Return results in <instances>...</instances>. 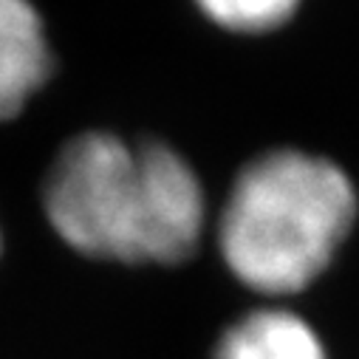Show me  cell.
<instances>
[{"instance_id":"6da1fadb","label":"cell","mask_w":359,"mask_h":359,"mask_svg":"<svg viewBox=\"0 0 359 359\" xmlns=\"http://www.w3.org/2000/svg\"><path fill=\"white\" fill-rule=\"evenodd\" d=\"M43 207L71 249L116 263H182L207 226L204 190L184 156L100 130L54 156Z\"/></svg>"},{"instance_id":"7a4b0ae2","label":"cell","mask_w":359,"mask_h":359,"mask_svg":"<svg viewBox=\"0 0 359 359\" xmlns=\"http://www.w3.org/2000/svg\"><path fill=\"white\" fill-rule=\"evenodd\" d=\"M356 210V190L334 161L269 150L238 172L218 218V249L246 289L289 297L331 266Z\"/></svg>"},{"instance_id":"3957f363","label":"cell","mask_w":359,"mask_h":359,"mask_svg":"<svg viewBox=\"0 0 359 359\" xmlns=\"http://www.w3.org/2000/svg\"><path fill=\"white\" fill-rule=\"evenodd\" d=\"M54 71L43 18L32 0H0V122L15 119Z\"/></svg>"},{"instance_id":"277c9868","label":"cell","mask_w":359,"mask_h":359,"mask_svg":"<svg viewBox=\"0 0 359 359\" xmlns=\"http://www.w3.org/2000/svg\"><path fill=\"white\" fill-rule=\"evenodd\" d=\"M212 359H328V351L306 317L266 306L226 325Z\"/></svg>"},{"instance_id":"5b68a950","label":"cell","mask_w":359,"mask_h":359,"mask_svg":"<svg viewBox=\"0 0 359 359\" xmlns=\"http://www.w3.org/2000/svg\"><path fill=\"white\" fill-rule=\"evenodd\" d=\"M198 9L221 29L238 34H260L292 20L300 0H196Z\"/></svg>"}]
</instances>
